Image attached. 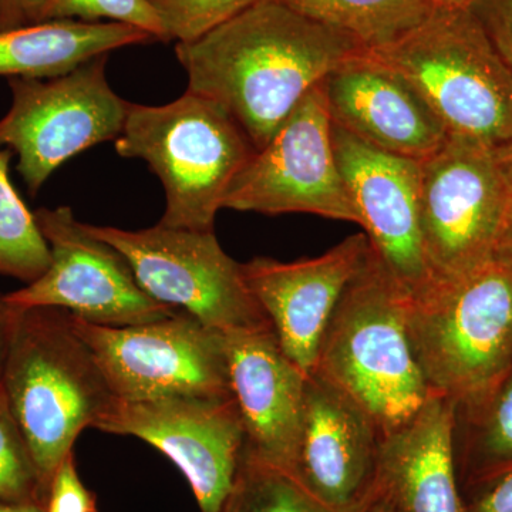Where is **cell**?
<instances>
[{
	"instance_id": "cell-21",
	"label": "cell",
	"mask_w": 512,
	"mask_h": 512,
	"mask_svg": "<svg viewBox=\"0 0 512 512\" xmlns=\"http://www.w3.org/2000/svg\"><path fill=\"white\" fill-rule=\"evenodd\" d=\"M454 458L461 494L512 471V366L493 389L456 406Z\"/></svg>"
},
{
	"instance_id": "cell-28",
	"label": "cell",
	"mask_w": 512,
	"mask_h": 512,
	"mask_svg": "<svg viewBox=\"0 0 512 512\" xmlns=\"http://www.w3.org/2000/svg\"><path fill=\"white\" fill-rule=\"evenodd\" d=\"M46 512H96L92 494L77 474L73 451L64 458L53 477Z\"/></svg>"
},
{
	"instance_id": "cell-10",
	"label": "cell",
	"mask_w": 512,
	"mask_h": 512,
	"mask_svg": "<svg viewBox=\"0 0 512 512\" xmlns=\"http://www.w3.org/2000/svg\"><path fill=\"white\" fill-rule=\"evenodd\" d=\"M72 320L117 399L232 396L227 335L188 313L123 328Z\"/></svg>"
},
{
	"instance_id": "cell-35",
	"label": "cell",
	"mask_w": 512,
	"mask_h": 512,
	"mask_svg": "<svg viewBox=\"0 0 512 512\" xmlns=\"http://www.w3.org/2000/svg\"><path fill=\"white\" fill-rule=\"evenodd\" d=\"M365 512H396L390 507L383 498L377 497L373 498L372 503L369 504V507L366 508Z\"/></svg>"
},
{
	"instance_id": "cell-33",
	"label": "cell",
	"mask_w": 512,
	"mask_h": 512,
	"mask_svg": "<svg viewBox=\"0 0 512 512\" xmlns=\"http://www.w3.org/2000/svg\"><path fill=\"white\" fill-rule=\"evenodd\" d=\"M16 315H18V306L8 302L5 295H0V387L3 386V376H5L6 363H8L10 345H12Z\"/></svg>"
},
{
	"instance_id": "cell-29",
	"label": "cell",
	"mask_w": 512,
	"mask_h": 512,
	"mask_svg": "<svg viewBox=\"0 0 512 512\" xmlns=\"http://www.w3.org/2000/svg\"><path fill=\"white\" fill-rule=\"evenodd\" d=\"M470 9L512 70V0H473Z\"/></svg>"
},
{
	"instance_id": "cell-16",
	"label": "cell",
	"mask_w": 512,
	"mask_h": 512,
	"mask_svg": "<svg viewBox=\"0 0 512 512\" xmlns=\"http://www.w3.org/2000/svg\"><path fill=\"white\" fill-rule=\"evenodd\" d=\"M319 86L330 121L377 150L423 163L447 143L426 100L369 50L343 60Z\"/></svg>"
},
{
	"instance_id": "cell-13",
	"label": "cell",
	"mask_w": 512,
	"mask_h": 512,
	"mask_svg": "<svg viewBox=\"0 0 512 512\" xmlns=\"http://www.w3.org/2000/svg\"><path fill=\"white\" fill-rule=\"evenodd\" d=\"M97 430L146 441L174 461L202 512H221L247 444L234 396L114 400Z\"/></svg>"
},
{
	"instance_id": "cell-2",
	"label": "cell",
	"mask_w": 512,
	"mask_h": 512,
	"mask_svg": "<svg viewBox=\"0 0 512 512\" xmlns=\"http://www.w3.org/2000/svg\"><path fill=\"white\" fill-rule=\"evenodd\" d=\"M410 299L370 245L330 316L312 370L356 403L382 439L431 396L410 340Z\"/></svg>"
},
{
	"instance_id": "cell-25",
	"label": "cell",
	"mask_w": 512,
	"mask_h": 512,
	"mask_svg": "<svg viewBox=\"0 0 512 512\" xmlns=\"http://www.w3.org/2000/svg\"><path fill=\"white\" fill-rule=\"evenodd\" d=\"M0 503H42L46 494L25 433L0 387Z\"/></svg>"
},
{
	"instance_id": "cell-17",
	"label": "cell",
	"mask_w": 512,
	"mask_h": 512,
	"mask_svg": "<svg viewBox=\"0 0 512 512\" xmlns=\"http://www.w3.org/2000/svg\"><path fill=\"white\" fill-rule=\"evenodd\" d=\"M369 254V238L356 234L318 258H255L241 264L248 289L268 316L279 345L306 375L315 369L320 340L340 296Z\"/></svg>"
},
{
	"instance_id": "cell-30",
	"label": "cell",
	"mask_w": 512,
	"mask_h": 512,
	"mask_svg": "<svg viewBox=\"0 0 512 512\" xmlns=\"http://www.w3.org/2000/svg\"><path fill=\"white\" fill-rule=\"evenodd\" d=\"M466 512H512V471L463 493Z\"/></svg>"
},
{
	"instance_id": "cell-4",
	"label": "cell",
	"mask_w": 512,
	"mask_h": 512,
	"mask_svg": "<svg viewBox=\"0 0 512 512\" xmlns=\"http://www.w3.org/2000/svg\"><path fill=\"white\" fill-rule=\"evenodd\" d=\"M426 100L448 137L512 147V70L470 6H437L393 45L369 50Z\"/></svg>"
},
{
	"instance_id": "cell-32",
	"label": "cell",
	"mask_w": 512,
	"mask_h": 512,
	"mask_svg": "<svg viewBox=\"0 0 512 512\" xmlns=\"http://www.w3.org/2000/svg\"><path fill=\"white\" fill-rule=\"evenodd\" d=\"M501 163L505 178V217L503 231H501L500 242H498L495 258L508 259L512 261V147L501 154Z\"/></svg>"
},
{
	"instance_id": "cell-31",
	"label": "cell",
	"mask_w": 512,
	"mask_h": 512,
	"mask_svg": "<svg viewBox=\"0 0 512 512\" xmlns=\"http://www.w3.org/2000/svg\"><path fill=\"white\" fill-rule=\"evenodd\" d=\"M43 22V0H0V30Z\"/></svg>"
},
{
	"instance_id": "cell-36",
	"label": "cell",
	"mask_w": 512,
	"mask_h": 512,
	"mask_svg": "<svg viewBox=\"0 0 512 512\" xmlns=\"http://www.w3.org/2000/svg\"><path fill=\"white\" fill-rule=\"evenodd\" d=\"M439 6H470L473 0H434Z\"/></svg>"
},
{
	"instance_id": "cell-8",
	"label": "cell",
	"mask_w": 512,
	"mask_h": 512,
	"mask_svg": "<svg viewBox=\"0 0 512 512\" xmlns=\"http://www.w3.org/2000/svg\"><path fill=\"white\" fill-rule=\"evenodd\" d=\"M109 55L50 79L10 77L12 107L0 120V147L18 154V171L36 195L57 168L103 141L119 138L128 101L106 79Z\"/></svg>"
},
{
	"instance_id": "cell-34",
	"label": "cell",
	"mask_w": 512,
	"mask_h": 512,
	"mask_svg": "<svg viewBox=\"0 0 512 512\" xmlns=\"http://www.w3.org/2000/svg\"><path fill=\"white\" fill-rule=\"evenodd\" d=\"M0 512H46L42 503H0Z\"/></svg>"
},
{
	"instance_id": "cell-18",
	"label": "cell",
	"mask_w": 512,
	"mask_h": 512,
	"mask_svg": "<svg viewBox=\"0 0 512 512\" xmlns=\"http://www.w3.org/2000/svg\"><path fill=\"white\" fill-rule=\"evenodd\" d=\"M227 352L229 384L247 434L245 450L288 471L308 375L286 356L272 326L228 333Z\"/></svg>"
},
{
	"instance_id": "cell-5",
	"label": "cell",
	"mask_w": 512,
	"mask_h": 512,
	"mask_svg": "<svg viewBox=\"0 0 512 512\" xmlns=\"http://www.w3.org/2000/svg\"><path fill=\"white\" fill-rule=\"evenodd\" d=\"M116 150L146 161L163 183L158 224L192 231H214L229 185L256 153L220 104L190 90L164 106L130 103Z\"/></svg>"
},
{
	"instance_id": "cell-1",
	"label": "cell",
	"mask_w": 512,
	"mask_h": 512,
	"mask_svg": "<svg viewBox=\"0 0 512 512\" xmlns=\"http://www.w3.org/2000/svg\"><path fill=\"white\" fill-rule=\"evenodd\" d=\"M362 50L340 30L258 0L197 40L177 43L175 55L188 90L220 104L259 151L326 74Z\"/></svg>"
},
{
	"instance_id": "cell-7",
	"label": "cell",
	"mask_w": 512,
	"mask_h": 512,
	"mask_svg": "<svg viewBox=\"0 0 512 512\" xmlns=\"http://www.w3.org/2000/svg\"><path fill=\"white\" fill-rule=\"evenodd\" d=\"M86 227L127 259L154 301L227 335L272 326L249 291L241 264L222 249L214 231L161 224L140 231Z\"/></svg>"
},
{
	"instance_id": "cell-19",
	"label": "cell",
	"mask_w": 512,
	"mask_h": 512,
	"mask_svg": "<svg viewBox=\"0 0 512 512\" xmlns=\"http://www.w3.org/2000/svg\"><path fill=\"white\" fill-rule=\"evenodd\" d=\"M456 404L431 394L380 443L376 495L396 512H466L454 458Z\"/></svg>"
},
{
	"instance_id": "cell-23",
	"label": "cell",
	"mask_w": 512,
	"mask_h": 512,
	"mask_svg": "<svg viewBox=\"0 0 512 512\" xmlns=\"http://www.w3.org/2000/svg\"><path fill=\"white\" fill-rule=\"evenodd\" d=\"M12 156V150L0 148V275L29 285L45 274L52 256L35 214L10 181Z\"/></svg>"
},
{
	"instance_id": "cell-11",
	"label": "cell",
	"mask_w": 512,
	"mask_h": 512,
	"mask_svg": "<svg viewBox=\"0 0 512 512\" xmlns=\"http://www.w3.org/2000/svg\"><path fill=\"white\" fill-rule=\"evenodd\" d=\"M222 208L264 215L298 212L359 224L336 160L332 121L319 84L239 171Z\"/></svg>"
},
{
	"instance_id": "cell-9",
	"label": "cell",
	"mask_w": 512,
	"mask_h": 512,
	"mask_svg": "<svg viewBox=\"0 0 512 512\" xmlns=\"http://www.w3.org/2000/svg\"><path fill=\"white\" fill-rule=\"evenodd\" d=\"M505 201L495 151L448 137L420 163V231L431 284L456 281L495 258Z\"/></svg>"
},
{
	"instance_id": "cell-22",
	"label": "cell",
	"mask_w": 512,
	"mask_h": 512,
	"mask_svg": "<svg viewBox=\"0 0 512 512\" xmlns=\"http://www.w3.org/2000/svg\"><path fill=\"white\" fill-rule=\"evenodd\" d=\"M303 18L356 39L366 50L393 45L420 26L434 0H275Z\"/></svg>"
},
{
	"instance_id": "cell-24",
	"label": "cell",
	"mask_w": 512,
	"mask_h": 512,
	"mask_svg": "<svg viewBox=\"0 0 512 512\" xmlns=\"http://www.w3.org/2000/svg\"><path fill=\"white\" fill-rule=\"evenodd\" d=\"M221 512H333L298 481L244 448L234 488Z\"/></svg>"
},
{
	"instance_id": "cell-26",
	"label": "cell",
	"mask_w": 512,
	"mask_h": 512,
	"mask_svg": "<svg viewBox=\"0 0 512 512\" xmlns=\"http://www.w3.org/2000/svg\"><path fill=\"white\" fill-rule=\"evenodd\" d=\"M64 19L124 23L150 33L157 42H168L163 23L148 0H43V22Z\"/></svg>"
},
{
	"instance_id": "cell-14",
	"label": "cell",
	"mask_w": 512,
	"mask_h": 512,
	"mask_svg": "<svg viewBox=\"0 0 512 512\" xmlns=\"http://www.w3.org/2000/svg\"><path fill=\"white\" fill-rule=\"evenodd\" d=\"M382 434L346 394L309 373L291 474L333 512H365L376 495Z\"/></svg>"
},
{
	"instance_id": "cell-3",
	"label": "cell",
	"mask_w": 512,
	"mask_h": 512,
	"mask_svg": "<svg viewBox=\"0 0 512 512\" xmlns=\"http://www.w3.org/2000/svg\"><path fill=\"white\" fill-rule=\"evenodd\" d=\"M3 390L47 498L77 437L96 429L116 400L92 349L74 330L72 313L50 306L18 308Z\"/></svg>"
},
{
	"instance_id": "cell-27",
	"label": "cell",
	"mask_w": 512,
	"mask_h": 512,
	"mask_svg": "<svg viewBox=\"0 0 512 512\" xmlns=\"http://www.w3.org/2000/svg\"><path fill=\"white\" fill-rule=\"evenodd\" d=\"M258 0H148L168 42H192L234 18Z\"/></svg>"
},
{
	"instance_id": "cell-20",
	"label": "cell",
	"mask_w": 512,
	"mask_h": 512,
	"mask_svg": "<svg viewBox=\"0 0 512 512\" xmlns=\"http://www.w3.org/2000/svg\"><path fill=\"white\" fill-rule=\"evenodd\" d=\"M157 42L150 33L114 22L47 20L0 30V76L50 79L120 47Z\"/></svg>"
},
{
	"instance_id": "cell-15",
	"label": "cell",
	"mask_w": 512,
	"mask_h": 512,
	"mask_svg": "<svg viewBox=\"0 0 512 512\" xmlns=\"http://www.w3.org/2000/svg\"><path fill=\"white\" fill-rule=\"evenodd\" d=\"M339 170L373 251L412 298L430 288L420 231V163L392 156L332 123Z\"/></svg>"
},
{
	"instance_id": "cell-12",
	"label": "cell",
	"mask_w": 512,
	"mask_h": 512,
	"mask_svg": "<svg viewBox=\"0 0 512 512\" xmlns=\"http://www.w3.org/2000/svg\"><path fill=\"white\" fill-rule=\"evenodd\" d=\"M37 225L50 248L49 268L5 298L18 308L50 306L94 325H144L177 309L154 301L138 285L127 259L74 218L72 208H39Z\"/></svg>"
},
{
	"instance_id": "cell-6",
	"label": "cell",
	"mask_w": 512,
	"mask_h": 512,
	"mask_svg": "<svg viewBox=\"0 0 512 512\" xmlns=\"http://www.w3.org/2000/svg\"><path fill=\"white\" fill-rule=\"evenodd\" d=\"M409 333L431 394L456 406L483 396L512 366V261L433 282L410 299Z\"/></svg>"
}]
</instances>
